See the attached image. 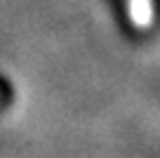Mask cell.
<instances>
[{
	"mask_svg": "<svg viewBox=\"0 0 160 158\" xmlns=\"http://www.w3.org/2000/svg\"><path fill=\"white\" fill-rule=\"evenodd\" d=\"M130 3V14H132V21L139 24L141 29L151 24L153 19V10H151V0H127Z\"/></svg>",
	"mask_w": 160,
	"mask_h": 158,
	"instance_id": "6da1fadb",
	"label": "cell"
}]
</instances>
